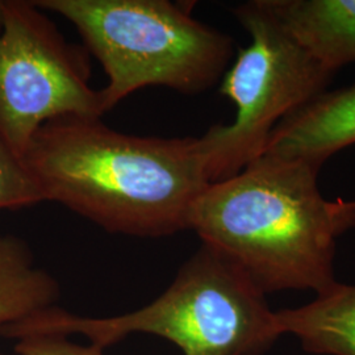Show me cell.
Masks as SVG:
<instances>
[{
    "label": "cell",
    "mask_w": 355,
    "mask_h": 355,
    "mask_svg": "<svg viewBox=\"0 0 355 355\" xmlns=\"http://www.w3.org/2000/svg\"><path fill=\"white\" fill-rule=\"evenodd\" d=\"M21 159L44 202L141 239L189 230L193 205L212 184L200 137L133 136L94 116L46 123Z\"/></svg>",
    "instance_id": "cell-1"
},
{
    "label": "cell",
    "mask_w": 355,
    "mask_h": 355,
    "mask_svg": "<svg viewBox=\"0 0 355 355\" xmlns=\"http://www.w3.org/2000/svg\"><path fill=\"white\" fill-rule=\"evenodd\" d=\"M320 168L262 154L212 183L191 212L190 230L263 292L325 291L337 280V239L355 227L352 202L327 200Z\"/></svg>",
    "instance_id": "cell-2"
},
{
    "label": "cell",
    "mask_w": 355,
    "mask_h": 355,
    "mask_svg": "<svg viewBox=\"0 0 355 355\" xmlns=\"http://www.w3.org/2000/svg\"><path fill=\"white\" fill-rule=\"evenodd\" d=\"M139 333L167 340L183 355H262L284 336L266 295L236 263L204 243L165 291L139 309L85 318L55 305L0 329L12 341L33 334H78L103 350Z\"/></svg>",
    "instance_id": "cell-3"
},
{
    "label": "cell",
    "mask_w": 355,
    "mask_h": 355,
    "mask_svg": "<svg viewBox=\"0 0 355 355\" xmlns=\"http://www.w3.org/2000/svg\"><path fill=\"white\" fill-rule=\"evenodd\" d=\"M62 16L102 64L103 112L139 89L161 86L195 95L228 70L233 41L192 16V6L170 0H35Z\"/></svg>",
    "instance_id": "cell-4"
},
{
    "label": "cell",
    "mask_w": 355,
    "mask_h": 355,
    "mask_svg": "<svg viewBox=\"0 0 355 355\" xmlns=\"http://www.w3.org/2000/svg\"><path fill=\"white\" fill-rule=\"evenodd\" d=\"M233 13L250 42L221 78L220 92L234 104V120L200 137L212 183L261 157L280 121L327 91L334 76L283 29L263 0L239 4Z\"/></svg>",
    "instance_id": "cell-5"
},
{
    "label": "cell",
    "mask_w": 355,
    "mask_h": 355,
    "mask_svg": "<svg viewBox=\"0 0 355 355\" xmlns=\"http://www.w3.org/2000/svg\"><path fill=\"white\" fill-rule=\"evenodd\" d=\"M103 114L86 51L35 1L0 0V144L23 158L51 120Z\"/></svg>",
    "instance_id": "cell-6"
},
{
    "label": "cell",
    "mask_w": 355,
    "mask_h": 355,
    "mask_svg": "<svg viewBox=\"0 0 355 355\" xmlns=\"http://www.w3.org/2000/svg\"><path fill=\"white\" fill-rule=\"evenodd\" d=\"M355 145V83L324 91L283 119L271 132L263 154L297 159L318 168Z\"/></svg>",
    "instance_id": "cell-7"
},
{
    "label": "cell",
    "mask_w": 355,
    "mask_h": 355,
    "mask_svg": "<svg viewBox=\"0 0 355 355\" xmlns=\"http://www.w3.org/2000/svg\"><path fill=\"white\" fill-rule=\"evenodd\" d=\"M263 4L331 73L355 64V0H263Z\"/></svg>",
    "instance_id": "cell-8"
},
{
    "label": "cell",
    "mask_w": 355,
    "mask_h": 355,
    "mask_svg": "<svg viewBox=\"0 0 355 355\" xmlns=\"http://www.w3.org/2000/svg\"><path fill=\"white\" fill-rule=\"evenodd\" d=\"M283 334L295 336L305 352L355 355V286L336 282L308 304L277 311Z\"/></svg>",
    "instance_id": "cell-9"
},
{
    "label": "cell",
    "mask_w": 355,
    "mask_h": 355,
    "mask_svg": "<svg viewBox=\"0 0 355 355\" xmlns=\"http://www.w3.org/2000/svg\"><path fill=\"white\" fill-rule=\"evenodd\" d=\"M60 284L37 266L26 242L0 233V329L55 306Z\"/></svg>",
    "instance_id": "cell-10"
},
{
    "label": "cell",
    "mask_w": 355,
    "mask_h": 355,
    "mask_svg": "<svg viewBox=\"0 0 355 355\" xmlns=\"http://www.w3.org/2000/svg\"><path fill=\"white\" fill-rule=\"evenodd\" d=\"M35 179L20 157L0 144V211L42 203Z\"/></svg>",
    "instance_id": "cell-11"
},
{
    "label": "cell",
    "mask_w": 355,
    "mask_h": 355,
    "mask_svg": "<svg viewBox=\"0 0 355 355\" xmlns=\"http://www.w3.org/2000/svg\"><path fill=\"white\" fill-rule=\"evenodd\" d=\"M17 355H104L95 345H79L60 334H33L15 341Z\"/></svg>",
    "instance_id": "cell-12"
},
{
    "label": "cell",
    "mask_w": 355,
    "mask_h": 355,
    "mask_svg": "<svg viewBox=\"0 0 355 355\" xmlns=\"http://www.w3.org/2000/svg\"><path fill=\"white\" fill-rule=\"evenodd\" d=\"M353 204H354V208H355V200H354V202H353Z\"/></svg>",
    "instance_id": "cell-13"
},
{
    "label": "cell",
    "mask_w": 355,
    "mask_h": 355,
    "mask_svg": "<svg viewBox=\"0 0 355 355\" xmlns=\"http://www.w3.org/2000/svg\"><path fill=\"white\" fill-rule=\"evenodd\" d=\"M0 355H3V353H1V352H0Z\"/></svg>",
    "instance_id": "cell-14"
}]
</instances>
